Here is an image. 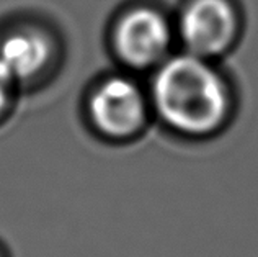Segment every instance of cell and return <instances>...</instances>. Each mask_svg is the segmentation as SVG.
Wrapping results in <instances>:
<instances>
[{
    "label": "cell",
    "mask_w": 258,
    "mask_h": 257,
    "mask_svg": "<svg viewBox=\"0 0 258 257\" xmlns=\"http://www.w3.org/2000/svg\"><path fill=\"white\" fill-rule=\"evenodd\" d=\"M146 84L154 121L176 139L206 143L221 136L235 117V87L219 61L176 49Z\"/></svg>",
    "instance_id": "6da1fadb"
},
{
    "label": "cell",
    "mask_w": 258,
    "mask_h": 257,
    "mask_svg": "<svg viewBox=\"0 0 258 257\" xmlns=\"http://www.w3.org/2000/svg\"><path fill=\"white\" fill-rule=\"evenodd\" d=\"M82 117L87 130L101 143H136L154 121L147 84L138 74L119 67L100 74L85 90Z\"/></svg>",
    "instance_id": "7a4b0ae2"
},
{
    "label": "cell",
    "mask_w": 258,
    "mask_h": 257,
    "mask_svg": "<svg viewBox=\"0 0 258 257\" xmlns=\"http://www.w3.org/2000/svg\"><path fill=\"white\" fill-rule=\"evenodd\" d=\"M106 44L119 69L149 76L178 49L173 12L157 0H131L111 17Z\"/></svg>",
    "instance_id": "3957f363"
},
{
    "label": "cell",
    "mask_w": 258,
    "mask_h": 257,
    "mask_svg": "<svg viewBox=\"0 0 258 257\" xmlns=\"http://www.w3.org/2000/svg\"><path fill=\"white\" fill-rule=\"evenodd\" d=\"M64 56V38L51 20L17 13L0 22V69L22 92L51 82Z\"/></svg>",
    "instance_id": "277c9868"
},
{
    "label": "cell",
    "mask_w": 258,
    "mask_h": 257,
    "mask_svg": "<svg viewBox=\"0 0 258 257\" xmlns=\"http://www.w3.org/2000/svg\"><path fill=\"white\" fill-rule=\"evenodd\" d=\"M173 22L178 49L211 61L235 49L245 25L239 0H181Z\"/></svg>",
    "instance_id": "5b68a950"
},
{
    "label": "cell",
    "mask_w": 258,
    "mask_h": 257,
    "mask_svg": "<svg viewBox=\"0 0 258 257\" xmlns=\"http://www.w3.org/2000/svg\"><path fill=\"white\" fill-rule=\"evenodd\" d=\"M20 93H22V90L18 89L17 84L0 69V126L15 112Z\"/></svg>",
    "instance_id": "8992f818"
},
{
    "label": "cell",
    "mask_w": 258,
    "mask_h": 257,
    "mask_svg": "<svg viewBox=\"0 0 258 257\" xmlns=\"http://www.w3.org/2000/svg\"><path fill=\"white\" fill-rule=\"evenodd\" d=\"M0 257H12V255H10V251H9V247H7L2 241H0Z\"/></svg>",
    "instance_id": "52a82bcc"
}]
</instances>
